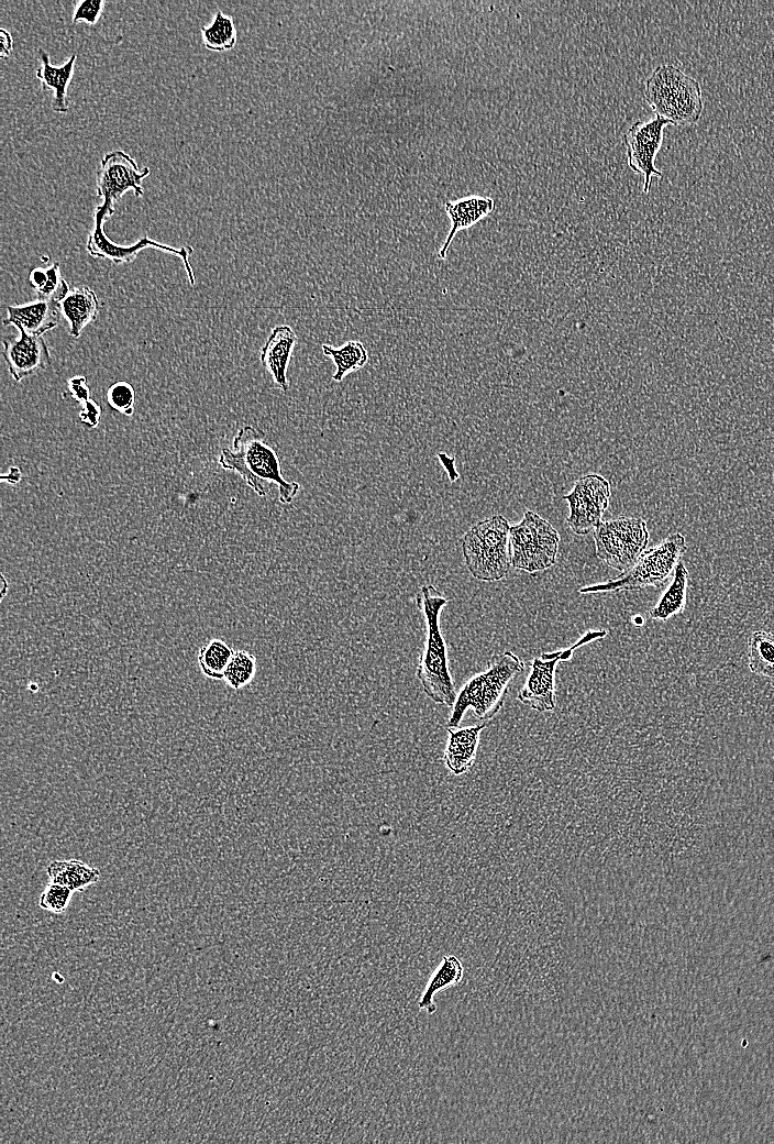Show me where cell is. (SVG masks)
<instances>
[{"mask_svg":"<svg viewBox=\"0 0 774 1144\" xmlns=\"http://www.w3.org/2000/svg\"><path fill=\"white\" fill-rule=\"evenodd\" d=\"M219 464L239 473L245 483L259 496H266L273 486L277 487L278 498L289 504L299 491L297 482L287 481L281 472L277 451L267 441L264 432L244 426L233 440L232 449H223Z\"/></svg>","mask_w":774,"mask_h":1144,"instance_id":"1","label":"cell"},{"mask_svg":"<svg viewBox=\"0 0 774 1144\" xmlns=\"http://www.w3.org/2000/svg\"><path fill=\"white\" fill-rule=\"evenodd\" d=\"M416 602L425 623V642L417 664V678L431 701L452 707L457 694L439 624L440 613L447 604V598L434 585L424 584Z\"/></svg>","mask_w":774,"mask_h":1144,"instance_id":"2","label":"cell"},{"mask_svg":"<svg viewBox=\"0 0 774 1144\" xmlns=\"http://www.w3.org/2000/svg\"><path fill=\"white\" fill-rule=\"evenodd\" d=\"M523 662L511 651L494 654L485 669L472 676L456 695L447 728H456L468 708L482 722L491 719L502 707Z\"/></svg>","mask_w":774,"mask_h":1144,"instance_id":"3","label":"cell"},{"mask_svg":"<svg viewBox=\"0 0 774 1144\" xmlns=\"http://www.w3.org/2000/svg\"><path fill=\"white\" fill-rule=\"evenodd\" d=\"M644 99L655 116L674 125L697 123L704 109L699 81L668 63L657 65L649 75Z\"/></svg>","mask_w":774,"mask_h":1144,"instance_id":"4","label":"cell"},{"mask_svg":"<svg viewBox=\"0 0 774 1144\" xmlns=\"http://www.w3.org/2000/svg\"><path fill=\"white\" fill-rule=\"evenodd\" d=\"M510 525L502 515H495L472 526L462 538L466 568L480 581L504 579L510 568Z\"/></svg>","mask_w":774,"mask_h":1144,"instance_id":"5","label":"cell"},{"mask_svg":"<svg viewBox=\"0 0 774 1144\" xmlns=\"http://www.w3.org/2000/svg\"><path fill=\"white\" fill-rule=\"evenodd\" d=\"M686 550L685 537L681 532L671 534L657 546L645 550L629 570L602 583L583 586L578 592L589 594L660 587L674 574Z\"/></svg>","mask_w":774,"mask_h":1144,"instance_id":"6","label":"cell"},{"mask_svg":"<svg viewBox=\"0 0 774 1144\" xmlns=\"http://www.w3.org/2000/svg\"><path fill=\"white\" fill-rule=\"evenodd\" d=\"M559 543V531L537 513L527 510L522 520L510 527V564L528 573L543 572L554 565Z\"/></svg>","mask_w":774,"mask_h":1144,"instance_id":"7","label":"cell"},{"mask_svg":"<svg viewBox=\"0 0 774 1144\" xmlns=\"http://www.w3.org/2000/svg\"><path fill=\"white\" fill-rule=\"evenodd\" d=\"M596 556L609 566L624 572L643 554L649 543L646 522L637 517L601 521L594 530Z\"/></svg>","mask_w":774,"mask_h":1144,"instance_id":"8","label":"cell"},{"mask_svg":"<svg viewBox=\"0 0 774 1144\" xmlns=\"http://www.w3.org/2000/svg\"><path fill=\"white\" fill-rule=\"evenodd\" d=\"M147 167L139 168L136 162L125 152L115 150L107 153L97 169V194L103 198L99 207L111 217L114 205L128 191L136 197L143 196L142 182L150 175Z\"/></svg>","mask_w":774,"mask_h":1144,"instance_id":"9","label":"cell"},{"mask_svg":"<svg viewBox=\"0 0 774 1144\" xmlns=\"http://www.w3.org/2000/svg\"><path fill=\"white\" fill-rule=\"evenodd\" d=\"M668 124V121L655 116L650 120L635 121L622 135L629 168L643 176V194H649L653 176L662 178V172L655 167V157Z\"/></svg>","mask_w":774,"mask_h":1144,"instance_id":"10","label":"cell"},{"mask_svg":"<svg viewBox=\"0 0 774 1144\" xmlns=\"http://www.w3.org/2000/svg\"><path fill=\"white\" fill-rule=\"evenodd\" d=\"M610 484L599 474H587L576 480L572 491L563 496L570 515L566 522L576 535H587L602 521V513L610 498Z\"/></svg>","mask_w":774,"mask_h":1144,"instance_id":"11","label":"cell"},{"mask_svg":"<svg viewBox=\"0 0 774 1144\" xmlns=\"http://www.w3.org/2000/svg\"><path fill=\"white\" fill-rule=\"evenodd\" d=\"M107 213L97 206L95 209V223L93 229L90 232L87 241V251L91 256L108 258L114 264L131 263L137 254L144 249H155L173 255L179 256L185 263V267L191 284H195L196 277L194 270L189 262V256L194 250L190 246H181L176 249L170 245H166L148 237L141 238L136 243L132 245H120L113 243L103 231V223L107 219Z\"/></svg>","mask_w":774,"mask_h":1144,"instance_id":"12","label":"cell"},{"mask_svg":"<svg viewBox=\"0 0 774 1144\" xmlns=\"http://www.w3.org/2000/svg\"><path fill=\"white\" fill-rule=\"evenodd\" d=\"M561 660L563 651L534 658L526 682L518 692V700L540 713L553 711L556 705L555 670Z\"/></svg>","mask_w":774,"mask_h":1144,"instance_id":"13","label":"cell"},{"mask_svg":"<svg viewBox=\"0 0 774 1144\" xmlns=\"http://www.w3.org/2000/svg\"><path fill=\"white\" fill-rule=\"evenodd\" d=\"M20 333L19 339H3L2 352L9 373L18 382L51 364V354L44 338Z\"/></svg>","mask_w":774,"mask_h":1144,"instance_id":"14","label":"cell"},{"mask_svg":"<svg viewBox=\"0 0 774 1144\" xmlns=\"http://www.w3.org/2000/svg\"><path fill=\"white\" fill-rule=\"evenodd\" d=\"M297 342V336L287 324L276 326L261 349L262 365L270 373L275 384L284 392L289 388L287 370Z\"/></svg>","mask_w":774,"mask_h":1144,"instance_id":"15","label":"cell"},{"mask_svg":"<svg viewBox=\"0 0 774 1144\" xmlns=\"http://www.w3.org/2000/svg\"><path fill=\"white\" fill-rule=\"evenodd\" d=\"M7 311L3 320L5 326L13 324L20 332L32 336H41L55 328L60 316L58 302L38 297L29 304L10 306Z\"/></svg>","mask_w":774,"mask_h":1144,"instance_id":"16","label":"cell"},{"mask_svg":"<svg viewBox=\"0 0 774 1144\" xmlns=\"http://www.w3.org/2000/svg\"><path fill=\"white\" fill-rule=\"evenodd\" d=\"M495 200L486 196H467L457 200L446 201L444 209L451 221V228L444 243L439 250V257L444 260L451 243L461 230L468 229L495 209Z\"/></svg>","mask_w":774,"mask_h":1144,"instance_id":"17","label":"cell"},{"mask_svg":"<svg viewBox=\"0 0 774 1144\" xmlns=\"http://www.w3.org/2000/svg\"><path fill=\"white\" fill-rule=\"evenodd\" d=\"M486 726L487 722L463 728H447L449 739L443 761L452 773L463 774L474 765L479 734Z\"/></svg>","mask_w":774,"mask_h":1144,"instance_id":"18","label":"cell"},{"mask_svg":"<svg viewBox=\"0 0 774 1144\" xmlns=\"http://www.w3.org/2000/svg\"><path fill=\"white\" fill-rule=\"evenodd\" d=\"M58 306L60 315L69 324V333L74 338L79 337L82 329L91 323L99 312L97 296L87 286L70 287Z\"/></svg>","mask_w":774,"mask_h":1144,"instance_id":"19","label":"cell"},{"mask_svg":"<svg viewBox=\"0 0 774 1144\" xmlns=\"http://www.w3.org/2000/svg\"><path fill=\"white\" fill-rule=\"evenodd\" d=\"M38 56L42 65L36 70V77L41 81L43 89H52L54 91L52 109L58 113L68 112L67 87L74 74L77 54H73L62 66L52 65L49 55L43 50H38Z\"/></svg>","mask_w":774,"mask_h":1144,"instance_id":"20","label":"cell"},{"mask_svg":"<svg viewBox=\"0 0 774 1144\" xmlns=\"http://www.w3.org/2000/svg\"><path fill=\"white\" fill-rule=\"evenodd\" d=\"M463 974L464 968L461 959L454 955L443 956L418 1001L419 1010H424L428 1014L435 1013L438 1007L433 1001V997L439 991L460 983L463 979Z\"/></svg>","mask_w":774,"mask_h":1144,"instance_id":"21","label":"cell"},{"mask_svg":"<svg viewBox=\"0 0 774 1144\" xmlns=\"http://www.w3.org/2000/svg\"><path fill=\"white\" fill-rule=\"evenodd\" d=\"M51 882L69 888L73 892L82 891L100 879L98 868L77 859L53 860L46 867Z\"/></svg>","mask_w":774,"mask_h":1144,"instance_id":"22","label":"cell"},{"mask_svg":"<svg viewBox=\"0 0 774 1144\" xmlns=\"http://www.w3.org/2000/svg\"><path fill=\"white\" fill-rule=\"evenodd\" d=\"M687 583L688 571L681 561L674 571L671 584L650 609V617L656 620H667L683 612L686 604Z\"/></svg>","mask_w":774,"mask_h":1144,"instance_id":"23","label":"cell"},{"mask_svg":"<svg viewBox=\"0 0 774 1144\" xmlns=\"http://www.w3.org/2000/svg\"><path fill=\"white\" fill-rule=\"evenodd\" d=\"M322 352L331 358L335 365L332 375L335 382H341L351 372L362 369L368 361V352L360 341H347L340 348L323 344Z\"/></svg>","mask_w":774,"mask_h":1144,"instance_id":"24","label":"cell"},{"mask_svg":"<svg viewBox=\"0 0 774 1144\" xmlns=\"http://www.w3.org/2000/svg\"><path fill=\"white\" fill-rule=\"evenodd\" d=\"M748 647L750 670L758 675L774 679V634L756 630L752 632Z\"/></svg>","mask_w":774,"mask_h":1144,"instance_id":"25","label":"cell"},{"mask_svg":"<svg viewBox=\"0 0 774 1144\" xmlns=\"http://www.w3.org/2000/svg\"><path fill=\"white\" fill-rule=\"evenodd\" d=\"M203 45L211 52L229 51L236 44L237 32L233 19L218 11L212 23L201 28Z\"/></svg>","mask_w":774,"mask_h":1144,"instance_id":"26","label":"cell"},{"mask_svg":"<svg viewBox=\"0 0 774 1144\" xmlns=\"http://www.w3.org/2000/svg\"><path fill=\"white\" fill-rule=\"evenodd\" d=\"M233 649L221 639H212L202 646L198 653V663L202 673L211 679L221 680L233 654Z\"/></svg>","mask_w":774,"mask_h":1144,"instance_id":"27","label":"cell"},{"mask_svg":"<svg viewBox=\"0 0 774 1144\" xmlns=\"http://www.w3.org/2000/svg\"><path fill=\"white\" fill-rule=\"evenodd\" d=\"M30 284L36 290L38 298L56 302H59L70 288L60 275L58 263L48 268L32 270Z\"/></svg>","mask_w":774,"mask_h":1144,"instance_id":"28","label":"cell"},{"mask_svg":"<svg viewBox=\"0 0 774 1144\" xmlns=\"http://www.w3.org/2000/svg\"><path fill=\"white\" fill-rule=\"evenodd\" d=\"M256 672V658L245 651H234L225 669L223 680L234 690L246 686Z\"/></svg>","mask_w":774,"mask_h":1144,"instance_id":"29","label":"cell"},{"mask_svg":"<svg viewBox=\"0 0 774 1144\" xmlns=\"http://www.w3.org/2000/svg\"><path fill=\"white\" fill-rule=\"evenodd\" d=\"M71 895L73 891L69 888L49 881L40 895L38 905L45 911L62 914L68 908Z\"/></svg>","mask_w":774,"mask_h":1144,"instance_id":"30","label":"cell"},{"mask_svg":"<svg viewBox=\"0 0 774 1144\" xmlns=\"http://www.w3.org/2000/svg\"><path fill=\"white\" fill-rule=\"evenodd\" d=\"M107 400L113 410L128 416L132 415L135 404L134 388L126 382H117L108 388Z\"/></svg>","mask_w":774,"mask_h":1144,"instance_id":"31","label":"cell"},{"mask_svg":"<svg viewBox=\"0 0 774 1144\" xmlns=\"http://www.w3.org/2000/svg\"><path fill=\"white\" fill-rule=\"evenodd\" d=\"M106 2L103 0H85L76 3V8L73 15V23L86 22L88 24H96L104 8Z\"/></svg>","mask_w":774,"mask_h":1144,"instance_id":"32","label":"cell"},{"mask_svg":"<svg viewBox=\"0 0 774 1144\" xmlns=\"http://www.w3.org/2000/svg\"><path fill=\"white\" fill-rule=\"evenodd\" d=\"M12 37L5 30H1V56L8 57L12 51Z\"/></svg>","mask_w":774,"mask_h":1144,"instance_id":"33","label":"cell"},{"mask_svg":"<svg viewBox=\"0 0 774 1144\" xmlns=\"http://www.w3.org/2000/svg\"><path fill=\"white\" fill-rule=\"evenodd\" d=\"M635 623L640 625V624L642 623L641 618H640V617H639V618H637V619H635Z\"/></svg>","mask_w":774,"mask_h":1144,"instance_id":"34","label":"cell"}]
</instances>
